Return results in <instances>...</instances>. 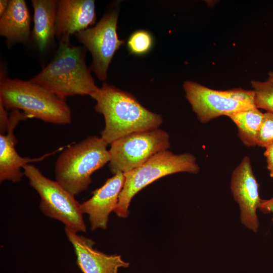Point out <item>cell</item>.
Wrapping results in <instances>:
<instances>
[{
    "mask_svg": "<svg viewBox=\"0 0 273 273\" xmlns=\"http://www.w3.org/2000/svg\"><path fill=\"white\" fill-rule=\"evenodd\" d=\"M96 111L104 116L101 138L108 144L128 134L159 128L162 116L144 107L131 94L105 82L92 97Z\"/></svg>",
    "mask_w": 273,
    "mask_h": 273,
    "instance_id": "cell-1",
    "label": "cell"
},
{
    "mask_svg": "<svg viewBox=\"0 0 273 273\" xmlns=\"http://www.w3.org/2000/svg\"><path fill=\"white\" fill-rule=\"evenodd\" d=\"M70 35L62 36L51 61L29 79L58 97L66 99L75 95L91 97L99 87L85 63V48L70 42Z\"/></svg>",
    "mask_w": 273,
    "mask_h": 273,
    "instance_id": "cell-2",
    "label": "cell"
},
{
    "mask_svg": "<svg viewBox=\"0 0 273 273\" xmlns=\"http://www.w3.org/2000/svg\"><path fill=\"white\" fill-rule=\"evenodd\" d=\"M0 102L6 109H18L43 121L56 124L71 123L70 108L61 98L29 80L1 75Z\"/></svg>",
    "mask_w": 273,
    "mask_h": 273,
    "instance_id": "cell-3",
    "label": "cell"
},
{
    "mask_svg": "<svg viewBox=\"0 0 273 273\" xmlns=\"http://www.w3.org/2000/svg\"><path fill=\"white\" fill-rule=\"evenodd\" d=\"M108 145L94 135L66 148L55 163L56 181L74 196L87 190L92 174L109 162Z\"/></svg>",
    "mask_w": 273,
    "mask_h": 273,
    "instance_id": "cell-4",
    "label": "cell"
},
{
    "mask_svg": "<svg viewBox=\"0 0 273 273\" xmlns=\"http://www.w3.org/2000/svg\"><path fill=\"white\" fill-rule=\"evenodd\" d=\"M199 170L192 154H174L168 150L159 152L140 166L124 173V186L114 212L119 217L126 218L131 200L148 185L169 174L181 172L197 174Z\"/></svg>",
    "mask_w": 273,
    "mask_h": 273,
    "instance_id": "cell-5",
    "label": "cell"
},
{
    "mask_svg": "<svg viewBox=\"0 0 273 273\" xmlns=\"http://www.w3.org/2000/svg\"><path fill=\"white\" fill-rule=\"evenodd\" d=\"M23 169L30 186L40 197L39 208L42 213L62 222L65 227L73 231L85 232L80 204L75 196L56 180L45 176L36 166L28 164Z\"/></svg>",
    "mask_w": 273,
    "mask_h": 273,
    "instance_id": "cell-6",
    "label": "cell"
},
{
    "mask_svg": "<svg viewBox=\"0 0 273 273\" xmlns=\"http://www.w3.org/2000/svg\"><path fill=\"white\" fill-rule=\"evenodd\" d=\"M110 145L109 166L115 174L140 166L155 154L168 150L170 144L169 134L157 128L128 134Z\"/></svg>",
    "mask_w": 273,
    "mask_h": 273,
    "instance_id": "cell-7",
    "label": "cell"
},
{
    "mask_svg": "<svg viewBox=\"0 0 273 273\" xmlns=\"http://www.w3.org/2000/svg\"><path fill=\"white\" fill-rule=\"evenodd\" d=\"M119 10L110 11L94 27L76 33V39L91 53L93 61L89 67L98 79L105 81L108 69L116 52L124 43L117 33Z\"/></svg>",
    "mask_w": 273,
    "mask_h": 273,
    "instance_id": "cell-8",
    "label": "cell"
},
{
    "mask_svg": "<svg viewBox=\"0 0 273 273\" xmlns=\"http://www.w3.org/2000/svg\"><path fill=\"white\" fill-rule=\"evenodd\" d=\"M183 87L186 98L202 123L256 107L232 98L226 90L211 89L196 82L186 81Z\"/></svg>",
    "mask_w": 273,
    "mask_h": 273,
    "instance_id": "cell-9",
    "label": "cell"
},
{
    "mask_svg": "<svg viewBox=\"0 0 273 273\" xmlns=\"http://www.w3.org/2000/svg\"><path fill=\"white\" fill-rule=\"evenodd\" d=\"M231 189L240 210L241 223L254 233L259 226L256 211L261 201L259 184L253 174L249 158L244 157L234 170Z\"/></svg>",
    "mask_w": 273,
    "mask_h": 273,
    "instance_id": "cell-10",
    "label": "cell"
},
{
    "mask_svg": "<svg viewBox=\"0 0 273 273\" xmlns=\"http://www.w3.org/2000/svg\"><path fill=\"white\" fill-rule=\"evenodd\" d=\"M30 117L19 110H12L9 115L8 130L5 134H0V182L10 181L18 183L21 181L24 173L21 170L23 167L31 162L41 161L53 153L39 157L32 158L21 156L15 149L18 141L14 130L22 120Z\"/></svg>",
    "mask_w": 273,
    "mask_h": 273,
    "instance_id": "cell-11",
    "label": "cell"
},
{
    "mask_svg": "<svg viewBox=\"0 0 273 273\" xmlns=\"http://www.w3.org/2000/svg\"><path fill=\"white\" fill-rule=\"evenodd\" d=\"M124 181V173L117 172L102 187L93 191L90 199L80 204L82 213L89 216L92 231L107 228L109 214L117 206Z\"/></svg>",
    "mask_w": 273,
    "mask_h": 273,
    "instance_id": "cell-12",
    "label": "cell"
},
{
    "mask_svg": "<svg viewBox=\"0 0 273 273\" xmlns=\"http://www.w3.org/2000/svg\"><path fill=\"white\" fill-rule=\"evenodd\" d=\"M65 232L72 244L77 257L76 262L83 273H118L119 267H128L119 255H108L93 248L95 242L89 238L78 235L65 227Z\"/></svg>",
    "mask_w": 273,
    "mask_h": 273,
    "instance_id": "cell-13",
    "label": "cell"
},
{
    "mask_svg": "<svg viewBox=\"0 0 273 273\" xmlns=\"http://www.w3.org/2000/svg\"><path fill=\"white\" fill-rule=\"evenodd\" d=\"M96 20L95 1L59 0L55 24L58 39L83 30L95 24Z\"/></svg>",
    "mask_w": 273,
    "mask_h": 273,
    "instance_id": "cell-14",
    "label": "cell"
},
{
    "mask_svg": "<svg viewBox=\"0 0 273 273\" xmlns=\"http://www.w3.org/2000/svg\"><path fill=\"white\" fill-rule=\"evenodd\" d=\"M31 17L24 0L9 1L8 6L0 16V35L8 47L27 42L30 36Z\"/></svg>",
    "mask_w": 273,
    "mask_h": 273,
    "instance_id": "cell-15",
    "label": "cell"
},
{
    "mask_svg": "<svg viewBox=\"0 0 273 273\" xmlns=\"http://www.w3.org/2000/svg\"><path fill=\"white\" fill-rule=\"evenodd\" d=\"M33 8L32 37L41 52L44 51L55 37L57 8L56 0H32Z\"/></svg>",
    "mask_w": 273,
    "mask_h": 273,
    "instance_id": "cell-16",
    "label": "cell"
},
{
    "mask_svg": "<svg viewBox=\"0 0 273 273\" xmlns=\"http://www.w3.org/2000/svg\"><path fill=\"white\" fill-rule=\"evenodd\" d=\"M238 128V134L244 145L257 146V139L263 113L256 107L238 112L229 116Z\"/></svg>",
    "mask_w": 273,
    "mask_h": 273,
    "instance_id": "cell-17",
    "label": "cell"
},
{
    "mask_svg": "<svg viewBox=\"0 0 273 273\" xmlns=\"http://www.w3.org/2000/svg\"><path fill=\"white\" fill-rule=\"evenodd\" d=\"M251 83L255 94V106L273 113V84L268 80H253Z\"/></svg>",
    "mask_w": 273,
    "mask_h": 273,
    "instance_id": "cell-18",
    "label": "cell"
},
{
    "mask_svg": "<svg viewBox=\"0 0 273 273\" xmlns=\"http://www.w3.org/2000/svg\"><path fill=\"white\" fill-rule=\"evenodd\" d=\"M153 38L152 34L145 30H138L133 32L129 37L127 46L131 54L144 55L152 49Z\"/></svg>",
    "mask_w": 273,
    "mask_h": 273,
    "instance_id": "cell-19",
    "label": "cell"
},
{
    "mask_svg": "<svg viewBox=\"0 0 273 273\" xmlns=\"http://www.w3.org/2000/svg\"><path fill=\"white\" fill-rule=\"evenodd\" d=\"M273 144V113H263V120L257 139V146L266 148Z\"/></svg>",
    "mask_w": 273,
    "mask_h": 273,
    "instance_id": "cell-20",
    "label": "cell"
},
{
    "mask_svg": "<svg viewBox=\"0 0 273 273\" xmlns=\"http://www.w3.org/2000/svg\"><path fill=\"white\" fill-rule=\"evenodd\" d=\"M226 92L232 98L236 100L255 105V94L253 90H248L236 88L227 90Z\"/></svg>",
    "mask_w": 273,
    "mask_h": 273,
    "instance_id": "cell-21",
    "label": "cell"
},
{
    "mask_svg": "<svg viewBox=\"0 0 273 273\" xmlns=\"http://www.w3.org/2000/svg\"><path fill=\"white\" fill-rule=\"evenodd\" d=\"M6 108L0 102V134L7 133L9 124V116H8Z\"/></svg>",
    "mask_w": 273,
    "mask_h": 273,
    "instance_id": "cell-22",
    "label": "cell"
},
{
    "mask_svg": "<svg viewBox=\"0 0 273 273\" xmlns=\"http://www.w3.org/2000/svg\"><path fill=\"white\" fill-rule=\"evenodd\" d=\"M264 155L266 157L267 168L269 175L273 177V144L265 148Z\"/></svg>",
    "mask_w": 273,
    "mask_h": 273,
    "instance_id": "cell-23",
    "label": "cell"
},
{
    "mask_svg": "<svg viewBox=\"0 0 273 273\" xmlns=\"http://www.w3.org/2000/svg\"><path fill=\"white\" fill-rule=\"evenodd\" d=\"M259 209L264 214L272 213L273 215V197L268 200L261 199Z\"/></svg>",
    "mask_w": 273,
    "mask_h": 273,
    "instance_id": "cell-24",
    "label": "cell"
},
{
    "mask_svg": "<svg viewBox=\"0 0 273 273\" xmlns=\"http://www.w3.org/2000/svg\"><path fill=\"white\" fill-rule=\"evenodd\" d=\"M9 4V1L8 0H1L0 1V16L3 14V13L6 10Z\"/></svg>",
    "mask_w": 273,
    "mask_h": 273,
    "instance_id": "cell-25",
    "label": "cell"
},
{
    "mask_svg": "<svg viewBox=\"0 0 273 273\" xmlns=\"http://www.w3.org/2000/svg\"><path fill=\"white\" fill-rule=\"evenodd\" d=\"M268 80L273 84V71H270L269 73V76Z\"/></svg>",
    "mask_w": 273,
    "mask_h": 273,
    "instance_id": "cell-26",
    "label": "cell"
}]
</instances>
